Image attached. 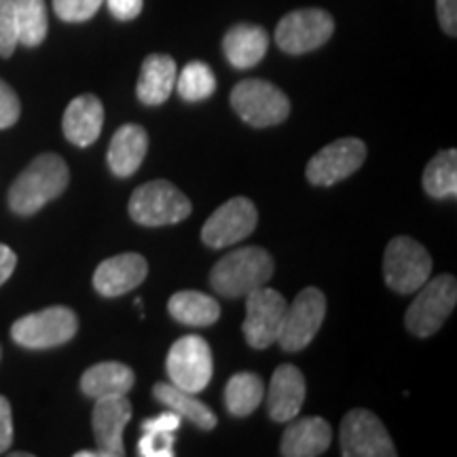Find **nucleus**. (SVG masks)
Listing matches in <instances>:
<instances>
[{"mask_svg": "<svg viewBox=\"0 0 457 457\" xmlns=\"http://www.w3.org/2000/svg\"><path fill=\"white\" fill-rule=\"evenodd\" d=\"M330 441H333V432H330L327 420L303 417V420H296L286 428L279 453L284 457H318L327 453Z\"/></svg>", "mask_w": 457, "mask_h": 457, "instance_id": "6ab92c4d", "label": "nucleus"}, {"mask_svg": "<svg viewBox=\"0 0 457 457\" xmlns=\"http://www.w3.org/2000/svg\"><path fill=\"white\" fill-rule=\"evenodd\" d=\"M13 445V415H11V404L4 396H0V455L7 453Z\"/></svg>", "mask_w": 457, "mask_h": 457, "instance_id": "72a5a7b5", "label": "nucleus"}, {"mask_svg": "<svg viewBox=\"0 0 457 457\" xmlns=\"http://www.w3.org/2000/svg\"><path fill=\"white\" fill-rule=\"evenodd\" d=\"M21 112L20 98L7 83L0 81V129H7L17 123Z\"/></svg>", "mask_w": 457, "mask_h": 457, "instance_id": "473e14b6", "label": "nucleus"}, {"mask_svg": "<svg viewBox=\"0 0 457 457\" xmlns=\"http://www.w3.org/2000/svg\"><path fill=\"white\" fill-rule=\"evenodd\" d=\"M168 312L176 322L195 328L212 327L220 318L219 301L205 293H197V290H180V293L171 295Z\"/></svg>", "mask_w": 457, "mask_h": 457, "instance_id": "b1692460", "label": "nucleus"}, {"mask_svg": "<svg viewBox=\"0 0 457 457\" xmlns=\"http://www.w3.org/2000/svg\"><path fill=\"white\" fill-rule=\"evenodd\" d=\"M77 313L68 307L55 305L17 320L11 328V337L17 345L28 350H49V347L64 345L77 335Z\"/></svg>", "mask_w": 457, "mask_h": 457, "instance_id": "0eeeda50", "label": "nucleus"}, {"mask_svg": "<svg viewBox=\"0 0 457 457\" xmlns=\"http://www.w3.org/2000/svg\"><path fill=\"white\" fill-rule=\"evenodd\" d=\"M339 436L343 457H396L398 453L386 426L367 409H353L343 417Z\"/></svg>", "mask_w": 457, "mask_h": 457, "instance_id": "f8f14e48", "label": "nucleus"}, {"mask_svg": "<svg viewBox=\"0 0 457 457\" xmlns=\"http://www.w3.org/2000/svg\"><path fill=\"white\" fill-rule=\"evenodd\" d=\"M286 307L288 303L284 296L267 286L245 295V320L242 327L245 343L254 350H267L273 345L282 330Z\"/></svg>", "mask_w": 457, "mask_h": 457, "instance_id": "9b49d317", "label": "nucleus"}, {"mask_svg": "<svg viewBox=\"0 0 457 457\" xmlns=\"http://www.w3.org/2000/svg\"><path fill=\"white\" fill-rule=\"evenodd\" d=\"M104 125V106L94 94H83L68 104L62 129L74 146H89L100 138Z\"/></svg>", "mask_w": 457, "mask_h": 457, "instance_id": "a211bd4d", "label": "nucleus"}, {"mask_svg": "<svg viewBox=\"0 0 457 457\" xmlns=\"http://www.w3.org/2000/svg\"><path fill=\"white\" fill-rule=\"evenodd\" d=\"M262 398H265V386L259 375L237 373L227 381L225 407L231 415L248 417L261 407Z\"/></svg>", "mask_w": 457, "mask_h": 457, "instance_id": "a878e982", "label": "nucleus"}, {"mask_svg": "<svg viewBox=\"0 0 457 457\" xmlns=\"http://www.w3.org/2000/svg\"><path fill=\"white\" fill-rule=\"evenodd\" d=\"M104 3L108 4V11H111L114 20L129 21L140 15L145 0H104Z\"/></svg>", "mask_w": 457, "mask_h": 457, "instance_id": "f704fd0d", "label": "nucleus"}, {"mask_svg": "<svg viewBox=\"0 0 457 457\" xmlns=\"http://www.w3.org/2000/svg\"><path fill=\"white\" fill-rule=\"evenodd\" d=\"M191 210L188 197L168 180L146 182L129 199V216L142 227L179 225Z\"/></svg>", "mask_w": 457, "mask_h": 457, "instance_id": "7ed1b4c3", "label": "nucleus"}, {"mask_svg": "<svg viewBox=\"0 0 457 457\" xmlns=\"http://www.w3.org/2000/svg\"><path fill=\"white\" fill-rule=\"evenodd\" d=\"M436 15L449 37L457 34V0H436Z\"/></svg>", "mask_w": 457, "mask_h": 457, "instance_id": "e433bc0d", "label": "nucleus"}, {"mask_svg": "<svg viewBox=\"0 0 457 457\" xmlns=\"http://www.w3.org/2000/svg\"><path fill=\"white\" fill-rule=\"evenodd\" d=\"M384 276L394 293L413 295L432 276V256L413 237H394L384 254Z\"/></svg>", "mask_w": 457, "mask_h": 457, "instance_id": "423d86ee", "label": "nucleus"}, {"mask_svg": "<svg viewBox=\"0 0 457 457\" xmlns=\"http://www.w3.org/2000/svg\"><path fill=\"white\" fill-rule=\"evenodd\" d=\"M153 396H155L163 407H168L174 413H179L182 420H188L202 430H212L219 424L212 409H208L202 400L195 398V394L180 390L174 384H157L153 387Z\"/></svg>", "mask_w": 457, "mask_h": 457, "instance_id": "393cba45", "label": "nucleus"}, {"mask_svg": "<svg viewBox=\"0 0 457 457\" xmlns=\"http://www.w3.org/2000/svg\"><path fill=\"white\" fill-rule=\"evenodd\" d=\"M231 106L253 128H271L288 119L290 100L282 89L262 79H245L231 91Z\"/></svg>", "mask_w": 457, "mask_h": 457, "instance_id": "39448f33", "label": "nucleus"}, {"mask_svg": "<svg viewBox=\"0 0 457 457\" xmlns=\"http://www.w3.org/2000/svg\"><path fill=\"white\" fill-rule=\"evenodd\" d=\"M140 457H171L174 455V432L153 430L142 434L138 443Z\"/></svg>", "mask_w": 457, "mask_h": 457, "instance_id": "2f4dec72", "label": "nucleus"}, {"mask_svg": "<svg viewBox=\"0 0 457 457\" xmlns=\"http://www.w3.org/2000/svg\"><path fill=\"white\" fill-rule=\"evenodd\" d=\"M148 151V134L136 123L121 125L108 145V168L117 179H129L140 170Z\"/></svg>", "mask_w": 457, "mask_h": 457, "instance_id": "aec40b11", "label": "nucleus"}, {"mask_svg": "<svg viewBox=\"0 0 457 457\" xmlns=\"http://www.w3.org/2000/svg\"><path fill=\"white\" fill-rule=\"evenodd\" d=\"M17 45L15 0H0V55L11 57Z\"/></svg>", "mask_w": 457, "mask_h": 457, "instance_id": "7c9ffc66", "label": "nucleus"}, {"mask_svg": "<svg viewBox=\"0 0 457 457\" xmlns=\"http://www.w3.org/2000/svg\"><path fill=\"white\" fill-rule=\"evenodd\" d=\"M71 171L60 155L45 153L17 176L9 188V208L20 216L37 214L66 191Z\"/></svg>", "mask_w": 457, "mask_h": 457, "instance_id": "f257e3e1", "label": "nucleus"}, {"mask_svg": "<svg viewBox=\"0 0 457 457\" xmlns=\"http://www.w3.org/2000/svg\"><path fill=\"white\" fill-rule=\"evenodd\" d=\"M424 188L434 199H447L457 195V151H441L424 171Z\"/></svg>", "mask_w": 457, "mask_h": 457, "instance_id": "cd10ccee", "label": "nucleus"}, {"mask_svg": "<svg viewBox=\"0 0 457 457\" xmlns=\"http://www.w3.org/2000/svg\"><path fill=\"white\" fill-rule=\"evenodd\" d=\"M305 377L295 364H279L273 370L270 392H267V411L273 421L295 420L301 413L303 403H305Z\"/></svg>", "mask_w": 457, "mask_h": 457, "instance_id": "f3484780", "label": "nucleus"}, {"mask_svg": "<svg viewBox=\"0 0 457 457\" xmlns=\"http://www.w3.org/2000/svg\"><path fill=\"white\" fill-rule=\"evenodd\" d=\"M148 262L145 256L125 253L102 261L94 273V288L106 299L123 296L145 282Z\"/></svg>", "mask_w": 457, "mask_h": 457, "instance_id": "dca6fc26", "label": "nucleus"}, {"mask_svg": "<svg viewBox=\"0 0 457 457\" xmlns=\"http://www.w3.org/2000/svg\"><path fill=\"white\" fill-rule=\"evenodd\" d=\"M131 403L128 396H106L98 398L91 413V428H94L96 443L104 457H123V430L131 420Z\"/></svg>", "mask_w": 457, "mask_h": 457, "instance_id": "2eb2a0df", "label": "nucleus"}, {"mask_svg": "<svg viewBox=\"0 0 457 457\" xmlns=\"http://www.w3.org/2000/svg\"><path fill=\"white\" fill-rule=\"evenodd\" d=\"M259 222L256 205L245 197H233L212 212L202 228V239L210 248H227V245L244 242L253 236Z\"/></svg>", "mask_w": 457, "mask_h": 457, "instance_id": "ddd939ff", "label": "nucleus"}, {"mask_svg": "<svg viewBox=\"0 0 457 457\" xmlns=\"http://www.w3.org/2000/svg\"><path fill=\"white\" fill-rule=\"evenodd\" d=\"M17 43L26 47H38L49 30L45 0H15Z\"/></svg>", "mask_w": 457, "mask_h": 457, "instance_id": "bb28decb", "label": "nucleus"}, {"mask_svg": "<svg viewBox=\"0 0 457 457\" xmlns=\"http://www.w3.org/2000/svg\"><path fill=\"white\" fill-rule=\"evenodd\" d=\"M104 0H54L55 15L68 24H81L98 13Z\"/></svg>", "mask_w": 457, "mask_h": 457, "instance_id": "c756f323", "label": "nucleus"}, {"mask_svg": "<svg viewBox=\"0 0 457 457\" xmlns=\"http://www.w3.org/2000/svg\"><path fill=\"white\" fill-rule=\"evenodd\" d=\"M335 20L324 9H299L279 20L276 28L278 47L288 55H303L322 47L333 37Z\"/></svg>", "mask_w": 457, "mask_h": 457, "instance_id": "9d476101", "label": "nucleus"}, {"mask_svg": "<svg viewBox=\"0 0 457 457\" xmlns=\"http://www.w3.org/2000/svg\"><path fill=\"white\" fill-rule=\"evenodd\" d=\"M182 424V417L174 411H165L162 415L151 417V420L142 421V432H153V430H162V432H176Z\"/></svg>", "mask_w": 457, "mask_h": 457, "instance_id": "c9c22d12", "label": "nucleus"}, {"mask_svg": "<svg viewBox=\"0 0 457 457\" xmlns=\"http://www.w3.org/2000/svg\"><path fill=\"white\" fill-rule=\"evenodd\" d=\"M179 96L187 102L208 100L216 91V77L212 68L204 62H188L176 77V87Z\"/></svg>", "mask_w": 457, "mask_h": 457, "instance_id": "c85d7f7f", "label": "nucleus"}, {"mask_svg": "<svg viewBox=\"0 0 457 457\" xmlns=\"http://www.w3.org/2000/svg\"><path fill=\"white\" fill-rule=\"evenodd\" d=\"M273 276V259L259 245L233 250L216 262L210 273L214 293L227 299H239L253 290L267 286Z\"/></svg>", "mask_w": 457, "mask_h": 457, "instance_id": "f03ea898", "label": "nucleus"}, {"mask_svg": "<svg viewBox=\"0 0 457 457\" xmlns=\"http://www.w3.org/2000/svg\"><path fill=\"white\" fill-rule=\"evenodd\" d=\"M136 375L123 362H100L87 369L81 377V390L85 396L98 400L106 396H128L134 387Z\"/></svg>", "mask_w": 457, "mask_h": 457, "instance_id": "5701e85b", "label": "nucleus"}, {"mask_svg": "<svg viewBox=\"0 0 457 457\" xmlns=\"http://www.w3.org/2000/svg\"><path fill=\"white\" fill-rule=\"evenodd\" d=\"M327 316V296L318 288H305L286 307L278 343L284 352H301L316 339Z\"/></svg>", "mask_w": 457, "mask_h": 457, "instance_id": "1a4fd4ad", "label": "nucleus"}, {"mask_svg": "<svg viewBox=\"0 0 457 457\" xmlns=\"http://www.w3.org/2000/svg\"><path fill=\"white\" fill-rule=\"evenodd\" d=\"M176 77H179V68L170 55H148L142 64L138 87H136L138 100L146 106L163 104L174 94Z\"/></svg>", "mask_w": 457, "mask_h": 457, "instance_id": "412c9836", "label": "nucleus"}, {"mask_svg": "<svg viewBox=\"0 0 457 457\" xmlns=\"http://www.w3.org/2000/svg\"><path fill=\"white\" fill-rule=\"evenodd\" d=\"M165 369L176 387L191 394L204 392L214 375L212 350H210L208 341L199 335L180 337L170 347Z\"/></svg>", "mask_w": 457, "mask_h": 457, "instance_id": "6e6552de", "label": "nucleus"}, {"mask_svg": "<svg viewBox=\"0 0 457 457\" xmlns=\"http://www.w3.org/2000/svg\"><path fill=\"white\" fill-rule=\"evenodd\" d=\"M270 49V37L261 26L254 24H237L225 34L222 38V51L228 64L237 71L253 68L265 57Z\"/></svg>", "mask_w": 457, "mask_h": 457, "instance_id": "4be33fe9", "label": "nucleus"}, {"mask_svg": "<svg viewBox=\"0 0 457 457\" xmlns=\"http://www.w3.org/2000/svg\"><path fill=\"white\" fill-rule=\"evenodd\" d=\"M457 303V282L453 276H436L417 290L409 305L404 324L415 337H432L447 322Z\"/></svg>", "mask_w": 457, "mask_h": 457, "instance_id": "20e7f679", "label": "nucleus"}, {"mask_svg": "<svg viewBox=\"0 0 457 457\" xmlns=\"http://www.w3.org/2000/svg\"><path fill=\"white\" fill-rule=\"evenodd\" d=\"M15 265H17V254L9 248V245L0 244V286L13 276Z\"/></svg>", "mask_w": 457, "mask_h": 457, "instance_id": "4c0bfd02", "label": "nucleus"}, {"mask_svg": "<svg viewBox=\"0 0 457 457\" xmlns=\"http://www.w3.org/2000/svg\"><path fill=\"white\" fill-rule=\"evenodd\" d=\"M367 159V145L358 138H341L330 142L307 163V180L313 187H330L345 180L362 168Z\"/></svg>", "mask_w": 457, "mask_h": 457, "instance_id": "4468645a", "label": "nucleus"}]
</instances>
